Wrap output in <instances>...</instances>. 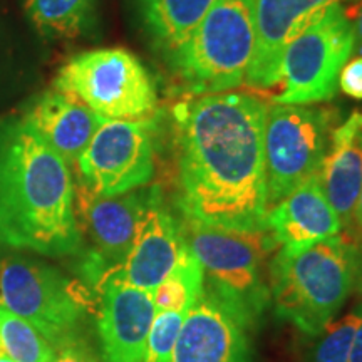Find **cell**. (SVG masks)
<instances>
[{"instance_id": "cell-10", "label": "cell", "mask_w": 362, "mask_h": 362, "mask_svg": "<svg viewBox=\"0 0 362 362\" xmlns=\"http://www.w3.org/2000/svg\"><path fill=\"white\" fill-rule=\"evenodd\" d=\"M155 126L146 119H104L76 161L81 187L98 197L143 188L155 175Z\"/></svg>"}, {"instance_id": "cell-11", "label": "cell", "mask_w": 362, "mask_h": 362, "mask_svg": "<svg viewBox=\"0 0 362 362\" xmlns=\"http://www.w3.org/2000/svg\"><path fill=\"white\" fill-rule=\"evenodd\" d=\"M253 325L208 288L185 317L168 362H252Z\"/></svg>"}, {"instance_id": "cell-24", "label": "cell", "mask_w": 362, "mask_h": 362, "mask_svg": "<svg viewBox=\"0 0 362 362\" xmlns=\"http://www.w3.org/2000/svg\"><path fill=\"white\" fill-rule=\"evenodd\" d=\"M188 312L161 310L156 312L149 327L146 352L143 362H168L175 344L178 341L180 330L183 327Z\"/></svg>"}, {"instance_id": "cell-14", "label": "cell", "mask_w": 362, "mask_h": 362, "mask_svg": "<svg viewBox=\"0 0 362 362\" xmlns=\"http://www.w3.org/2000/svg\"><path fill=\"white\" fill-rule=\"evenodd\" d=\"M96 288L101 362H143L156 314L151 293L112 279H103Z\"/></svg>"}, {"instance_id": "cell-5", "label": "cell", "mask_w": 362, "mask_h": 362, "mask_svg": "<svg viewBox=\"0 0 362 362\" xmlns=\"http://www.w3.org/2000/svg\"><path fill=\"white\" fill-rule=\"evenodd\" d=\"M180 225L185 243L203 267L206 287L255 324L270 302V291L262 277V260L277 247L272 235L267 230L228 232L188 216H183Z\"/></svg>"}, {"instance_id": "cell-17", "label": "cell", "mask_w": 362, "mask_h": 362, "mask_svg": "<svg viewBox=\"0 0 362 362\" xmlns=\"http://www.w3.org/2000/svg\"><path fill=\"white\" fill-rule=\"evenodd\" d=\"M24 119L67 165H76L104 117L76 94L54 88L35 99Z\"/></svg>"}, {"instance_id": "cell-32", "label": "cell", "mask_w": 362, "mask_h": 362, "mask_svg": "<svg viewBox=\"0 0 362 362\" xmlns=\"http://www.w3.org/2000/svg\"><path fill=\"white\" fill-rule=\"evenodd\" d=\"M0 354H4V352H2V347H0Z\"/></svg>"}, {"instance_id": "cell-31", "label": "cell", "mask_w": 362, "mask_h": 362, "mask_svg": "<svg viewBox=\"0 0 362 362\" xmlns=\"http://www.w3.org/2000/svg\"><path fill=\"white\" fill-rule=\"evenodd\" d=\"M0 362H16V361H12L11 357H7L6 354H0Z\"/></svg>"}, {"instance_id": "cell-16", "label": "cell", "mask_w": 362, "mask_h": 362, "mask_svg": "<svg viewBox=\"0 0 362 362\" xmlns=\"http://www.w3.org/2000/svg\"><path fill=\"white\" fill-rule=\"evenodd\" d=\"M267 232L284 248H302L341 235L342 223L325 197L319 173L267 210Z\"/></svg>"}, {"instance_id": "cell-18", "label": "cell", "mask_w": 362, "mask_h": 362, "mask_svg": "<svg viewBox=\"0 0 362 362\" xmlns=\"http://www.w3.org/2000/svg\"><path fill=\"white\" fill-rule=\"evenodd\" d=\"M322 189L339 218L349 230L362 188V112L354 111L332 129L319 170Z\"/></svg>"}, {"instance_id": "cell-30", "label": "cell", "mask_w": 362, "mask_h": 362, "mask_svg": "<svg viewBox=\"0 0 362 362\" xmlns=\"http://www.w3.org/2000/svg\"><path fill=\"white\" fill-rule=\"evenodd\" d=\"M349 362H362V322L356 332L354 342H352Z\"/></svg>"}, {"instance_id": "cell-4", "label": "cell", "mask_w": 362, "mask_h": 362, "mask_svg": "<svg viewBox=\"0 0 362 362\" xmlns=\"http://www.w3.org/2000/svg\"><path fill=\"white\" fill-rule=\"evenodd\" d=\"M253 51V0H218L189 37L166 57L188 93L218 94L245 83Z\"/></svg>"}, {"instance_id": "cell-1", "label": "cell", "mask_w": 362, "mask_h": 362, "mask_svg": "<svg viewBox=\"0 0 362 362\" xmlns=\"http://www.w3.org/2000/svg\"><path fill=\"white\" fill-rule=\"evenodd\" d=\"M265 112L250 94H205L175 107L183 216L228 232H265Z\"/></svg>"}, {"instance_id": "cell-25", "label": "cell", "mask_w": 362, "mask_h": 362, "mask_svg": "<svg viewBox=\"0 0 362 362\" xmlns=\"http://www.w3.org/2000/svg\"><path fill=\"white\" fill-rule=\"evenodd\" d=\"M342 93L354 99H362V56L347 61L339 74Z\"/></svg>"}, {"instance_id": "cell-23", "label": "cell", "mask_w": 362, "mask_h": 362, "mask_svg": "<svg viewBox=\"0 0 362 362\" xmlns=\"http://www.w3.org/2000/svg\"><path fill=\"white\" fill-rule=\"evenodd\" d=\"M362 322V302L354 309L334 319L319 334V344L314 352V362H349V354L356 332Z\"/></svg>"}, {"instance_id": "cell-3", "label": "cell", "mask_w": 362, "mask_h": 362, "mask_svg": "<svg viewBox=\"0 0 362 362\" xmlns=\"http://www.w3.org/2000/svg\"><path fill=\"white\" fill-rule=\"evenodd\" d=\"M354 240L336 237L302 248L280 247L270 262V300L284 320L319 336L352 292Z\"/></svg>"}, {"instance_id": "cell-28", "label": "cell", "mask_w": 362, "mask_h": 362, "mask_svg": "<svg viewBox=\"0 0 362 362\" xmlns=\"http://www.w3.org/2000/svg\"><path fill=\"white\" fill-rule=\"evenodd\" d=\"M352 288L362 298V240L354 242L352 250Z\"/></svg>"}, {"instance_id": "cell-13", "label": "cell", "mask_w": 362, "mask_h": 362, "mask_svg": "<svg viewBox=\"0 0 362 362\" xmlns=\"http://www.w3.org/2000/svg\"><path fill=\"white\" fill-rule=\"evenodd\" d=\"M148 189L138 188L117 197H98L79 185L76 203L84 232L93 243L84 264L89 282L96 285L107 270L123 264L146 205Z\"/></svg>"}, {"instance_id": "cell-21", "label": "cell", "mask_w": 362, "mask_h": 362, "mask_svg": "<svg viewBox=\"0 0 362 362\" xmlns=\"http://www.w3.org/2000/svg\"><path fill=\"white\" fill-rule=\"evenodd\" d=\"M205 291V272L193 252L185 243L175 269L153 291L155 310L188 312Z\"/></svg>"}, {"instance_id": "cell-8", "label": "cell", "mask_w": 362, "mask_h": 362, "mask_svg": "<svg viewBox=\"0 0 362 362\" xmlns=\"http://www.w3.org/2000/svg\"><path fill=\"white\" fill-rule=\"evenodd\" d=\"M0 305L29 322L57 351L81 341L84 297L52 267L21 257L0 260Z\"/></svg>"}, {"instance_id": "cell-29", "label": "cell", "mask_w": 362, "mask_h": 362, "mask_svg": "<svg viewBox=\"0 0 362 362\" xmlns=\"http://www.w3.org/2000/svg\"><path fill=\"white\" fill-rule=\"evenodd\" d=\"M349 230L354 232V238L352 240H362V188H361L359 198H357L354 214H352V223Z\"/></svg>"}, {"instance_id": "cell-19", "label": "cell", "mask_w": 362, "mask_h": 362, "mask_svg": "<svg viewBox=\"0 0 362 362\" xmlns=\"http://www.w3.org/2000/svg\"><path fill=\"white\" fill-rule=\"evenodd\" d=\"M218 0H136L149 37L168 56L189 37Z\"/></svg>"}, {"instance_id": "cell-2", "label": "cell", "mask_w": 362, "mask_h": 362, "mask_svg": "<svg viewBox=\"0 0 362 362\" xmlns=\"http://www.w3.org/2000/svg\"><path fill=\"white\" fill-rule=\"evenodd\" d=\"M81 242L69 165L24 117H0V247L62 257Z\"/></svg>"}, {"instance_id": "cell-7", "label": "cell", "mask_w": 362, "mask_h": 362, "mask_svg": "<svg viewBox=\"0 0 362 362\" xmlns=\"http://www.w3.org/2000/svg\"><path fill=\"white\" fill-rule=\"evenodd\" d=\"M354 52V30L341 4L322 8L285 49L280 66L284 90L275 104L325 103L336 96L339 74Z\"/></svg>"}, {"instance_id": "cell-22", "label": "cell", "mask_w": 362, "mask_h": 362, "mask_svg": "<svg viewBox=\"0 0 362 362\" xmlns=\"http://www.w3.org/2000/svg\"><path fill=\"white\" fill-rule=\"evenodd\" d=\"M0 347L16 362H52L57 349L29 322L0 305Z\"/></svg>"}, {"instance_id": "cell-9", "label": "cell", "mask_w": 362, "mask_h": 362, "mask_svg": "<svg viewBox=\"0 0 362 362\" xmlns=\"http://www.w3.org/2000/svg\"><path fill=\"white\" fill-rule=\"evenodd\" d=\"M337 111L272 103L265 112L267 210L319 173Z\"/></svg>"}, {"instance_id": "cell-20", "label": "cell", "mask_w": 362, "mask_h": 362, "mask_svg": "<svg viewBox=\"0 0 362 362\" xmlns=\"http://www.w3.org/2000/svg\"><path fill=\"white\" fill-rule=\"evenodd\" d=\"M25 12L45 37L76 39L96 24V0H25Z\"/></svg>"}, {"instance_id": "cell-15", "label": "cell", "mask_w": 362, "mask_h": 362, "mask_svg": "<svg viewBox=\"0 0 362 362\" xmlns=\"http://www.w3.org/2000/svg\"><path fill=\"white\" fill-rule=\"evenodd\" d=\"M342 0H253L255 51L245 83L267 89L280 81V66L287 45L312 17Z\"/></svg>"}, {"instance_id": "cell-12", "label": "cell", "mask_w": 362, "mask_h": 362, "mask_svg": "<svg viewBox=\"0 0 362 362\" xmlns=\"http://www.w3.org/2000/svg\"><path fill=\"white\" fill-rule=\"evenodd\" d=\"M183 248L185 238L180 221L166 208L161 189L153 187L148 189L146 205L136 226L128 255L123 264L107 270L103 279L117 280L153 293L175 269Z\"/></svg>"}, {"instance_id": "cell-6", "label": "cell", "mask_w": 362, "mask_h": 362, "mask_svg": "<svg viewBox=\"0 0 362 362\" xmlns=\"http://www.w3.org/2000/svg\"><path fill=\"white\" fill-rule=\"evenodd\" d=\"M54 88L76 94L104 119H146L158 93L143 62L123 47H104L71 57L57 72Z\"/></svg>"}, {"instance_id": "cell-26", "label": "cell", "mask_w": 362, "mask_h": 362, "mask_svg": "<svg viewBox=\"0 0 362 362\" xmlns=\"http://www.w3.org/2000/svg\"><path fill=\"white\" fill-rule=\"evenodd\" d=\"M52 362H98V359L94 357L93 352L79 341L59 349Z\"/></svg>"}, {"instance_id": "cell-27", "label": "cell", "mask_w": 362, "mask_h": 362, "mask_svg": "<svg viewBox=\"0 0 362 362\" xmlns=\"http://www.w3.org/2000/svg\"><path fill=\"white\" fill-rule=\"evenodd\" d=\"M346 13L354 30V51L362 54V0H357L356 6L346 11Z\"/></svg>"}]
</instances>
